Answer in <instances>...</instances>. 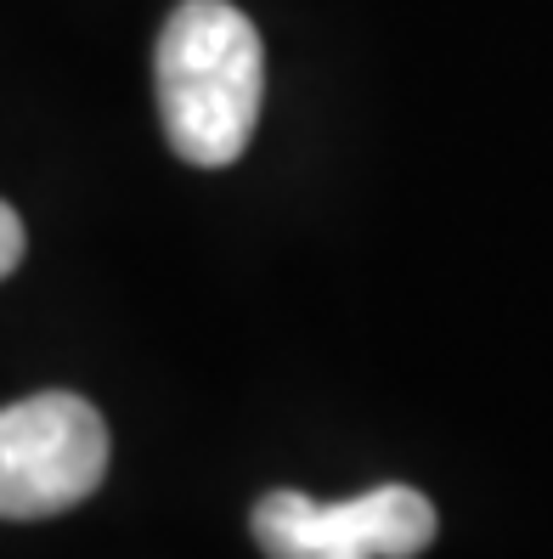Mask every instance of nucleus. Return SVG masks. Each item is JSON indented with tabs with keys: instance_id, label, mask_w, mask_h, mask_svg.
I'll return each mask as SVG.
<instances>
[{
	"instance_id": "nucleus-1",
	"label": "nucleus",
	"mask_w": 553,
	"mask_h": 559,
	"mask_svg": "<svg viewBox=\"0 0 553 559\" xmlns=\"http://www.w3.org/2000/svg\"><path fill=\"white\" fill-rule=\"evenodd\" d=\"M153 80L165 136L187 164L220 170L243 158L266 96V46L232 0H181L158 35Z\"/></svg>"
},
{
	"instance_id": "nucleus-2",
	"label": "nucleus",
	"mask_w": 553,
	"mask_h": 559,
	"mask_svg": "<svg viewBox=\"0 0 553 559\" xmlns=\"http://www.w3.org/2000/svg\"><path fill=\"white\" fill-rule=\"evenodd\" d=\"M108 475V424L74 390L0 407V520H51Z\"/></svg>"
},
{
	"instance_id": "nucleus-3",
	"label": "nucleus",
	"mask_w": 553,
	"mask_h": 559,
	"mask_svg": "<svg viewBox=\"0 0 553 559\" xmlns=\"http://www.w3.org/2000/svg\"><path fill=\"white\" fill-rule=\"evenodd\" d=\"M249 525L266 559H418L435 543V503L412 486H373L345 503L266 491Z\"/></svg>"
},
{
	"instance_id": "nucleus-4",
	"label": "nucleus",
	"mask_w": 553,
	"mask_h": 559,
	"mask_svg": "<svg viewBox=\"0 0 553 559\" xmlns=\"http://www.w3.org/2000/svg\"><path fill=\"white\" fill-rule=\"evenodd\" d=\"M23 260V221L12 204H0V277H12Z\"/></svg>"
}]
</instances>
